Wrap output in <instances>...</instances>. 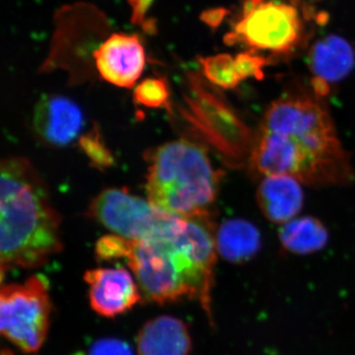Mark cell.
<instances>
[{
	"label": "cell",
	"instance_id": "6da1fadb",
	"mask_svg": "<svg viewBox=\"0 0 355 355\" xmlns=\"http://www.w3.org/2000/svg\"><path fill=\"white\" fill-rule=\"evenodd\" d=\"M247 164L261 178L287 175L306 186H345L354 180L330 111L314 92L282 96L268 106Z\"/></svg>",
	"mask_w": 355,
	"mask_h": 355
},
{
	"label": "cell",
	"instance_id": "7a4b0ae2",
	"mask_svg": "<svg viewBox=\"0 0 355 355\" xmlns=\"http://www.w3.org/2000/svg\"><path fill=\"white\" fill-rule=\"evenodd\" d=\"M216 254L209 216H172L154 234L130 240L125 261L146 300L158 304L197 300L212 323Z\"/></svg>",
	"mask_w": 355,
	"mask_h": 355
},
{
	"label": "cell",
	"instance_id": "3957f363",
	"mask_svg": "<svg viewBox=\"0 0 355 355\" xmlns=\"http://www.w3.org/2000/svg\"><path fill=\"white\" fill-rule=\"evenodd\" d=\"M0 186L2 275L44 265L62 249L60 217L46 184L27 159L9 157L1 162Z\"/></svg>",
	"mask_w": 355,
	"mask_h": 355
},
{
	"label": "cell",
	"instance_id": "277c9868",
	"mask_svg": "<svg viewBox=\"0 0 355 355\" xmlns=\"http://www.w3.org/2000/svg\"><path fill=\"white\" fill-rule=\"evenodd\" d=\"M220 173L202 146L187 139L159 146L149 159L146 191L154 207L171 216H209Z\"/></svg>",
	"mask_w": 355,
	"mask_h": 355
},
{
	"label": "cell",
	"instance_id": "5b68a950",
	"mask_svg": "<svg viewBox=\"0 0 355 355\" xmlns=\"http://www.w3.org/2000/svg\"><path fill=\"white\" fill-rule=\"evenodd\" d=\"M51 304L48 284L33 275L24 284L2 286L0 291V331L18 349L36 352L50 328Z\"/></svg>",
	"mask_w": 355,
	"mask_h": 355
},
{
	"label": "cell",
	"instance_id": "8992f818",
	"mask_svg": "<svg viewBox=\"0 0 355 355\" xmlns=\"http://www.w3.org/2000/svg\"><path fill=\"white\" fill-rule=\"evenodd\" d=\"M301 35L302 23L296 7L263 1L252 12L241 15L224 41L230 46L245 44L251 51L287 55L300 43Z\"/></svg>",
	"mask_w": 355,
	"mask_h": 355
},
{
	"label": "cell",
	"instance_id": "52a82bcc",
	"mask_svg": "<svg viewBox=\"0 0 355 355\" xmlns=\"http://www.w3.org/2000/svg\"><path fill=\"white\" fill-rule=\"evenodd\" d=\"M88 214L114 235L132 241L154 234L174 216L121 189L102 191L91 202Z\"/></svg>",
	"mask_w": 355,
	"mask_h": 355
},
{
	"label": "cell",
	"instance_id": "ba28073f",
	"mask_svg": "<svg viewBox=\"0 0 355 355\" xmlns=\"http://www.w3.org/2000/svg\"><path fill=\"white\" fill-rule=\"evenodd\" d=\"M84 280L91 308L100 316H120L141 300L139 286L125 268H93L84 273Z\"/></svg>",
	"mask_w": 355,
	"mask_h": 355
},
{
	"label": "cell",
	"instance_id": "9c48e42d",
	"mask_svg": "<svg viewBox=\"0 0 355 355\" xmlns=\"http://www.w3.org/2000/svg\"><path fill=\"white\" fill-rule=\"evenodd\" d=\"M94 58L102 78L118 87H132L146 67V51L135 35H112L95 51Z\"/></svg>",
	"mask_w": 355,
	"mask_h": 355
},
{
	"label": "cell",
	"instance_id": "30bf717a",
	"mask_svg": "<svg viewBox=\"0 0 355 355\" xmlns=\"http://www.w3.org/2000/svg\"><path fill=\"white\" fill-rule=\"evenodd\" d=\"M83 127L80 108L62 96H46L37 104L34 128L44 141L64 146L76 139Z\"/></svg>",
	"mask_w": 355,
	"mask_h": 355
},
{
	"label": "cell",
	"instance_id": "8fae6325",
	"mask_svg": "<svg viewBox=\"0 0 355 355\" xmlns=\"http://www.w3.org/2000/svg\"><path fill=\"white\" fill-rule=\"evenodd\" d=\"M261 214L273 223L284 224L297 217L304 202L302 184L287 175L263 177L256 193Z\"/></svg>",
	"mask_w": 355,
	"mask_h": 355
},
{
	"label": "cell",
	"instance_id": "7c38bea8",
	"mask_svg": "<svg viewBox=\"0 0 355 355\" xmlns=\"http://www.w3.org/2000/svg\"><path fill=\"white\" fill-rule=\"evenodd\" d=\"M137 349L139 355H189L191 338L188 327L178 318H154L139 331Z\"/></svg>",
	"mask_w": 355,
	"mask_h": 355
},
{
	"label": "cell",
	"instance_id": "4fadbf2b",
	"mask_svg": "<svg viewBox=\"0 0 355 355\" xmlns=\"http://www.w3.org/2000/svg\"><path fill=\"white\" fill-rule=\"evenodd\" d=\"M308 67L329 84L340 83L355 67V51L349 41L336 35L318 40L308 53Z\"/></svg>",
	"mask_w": 355,
	"mask_h": 355
},
{
	"label": "cell",
	"instance_id": "5bb4252c",
	"mask_svg": "<svg viewBox=\"0 0 355 355\" xmlns=\"http://www.w3.org/2000/svg\"><path fill=\"white\" fill-rule=\"evenodd\" d=\"M217 254L229 263L242 265L253 260L261 249L259 229L244 219L224 221L216 230Z\"/></svg>",
	"mask_w": 355,
	"mask_h": 355
},
{
	"label": "cell",
	"instance_id": "9a60e30c",
	"mask_svg": "<svg viewBox=\"0 0 355 355\" xmlns=\"http://www.w3.org/2000/svg\"><path fill=\"white\" fill-rule=\"evenodd\" d=\"M282 247L287 253L309 254L321 251L329 240L328 229L316 217H296L282 224L279 231Z\"/></svg>",
	"mask_w": 355,
	"mask_h": 355
},
{
	"label": "cell",
	"instance_id": "2e32d148",
	"mask_svg": "<svg viewBox=\"0 0 355 355\" xmlns=\"http://www.w3.org/2000/svg\"><path fill=\"white\" fill-rule=\"evenodd\" d=\"M200 65L205 78L222 89H234L242 83L238 73L235 58L227 53L200 58Z\"/></svg>",
	"mask_w": 355,
	"mask_h": 355
},
{
	"label": "cell",
	"instance_id": "e0dca14e",
	"mask_svg": "<svg viewBox=\"0 0 355 355\" xmlns=\"http://www.w3.org/2000/svg\"><path fill=\"white\" fill-rule=\"evenodd\" d=\"M170 92L164 79H144L135 90V101L148 108H161L169 100Z\"/></svg>",
	"mask_w": 355,
	"mask_h": 355
},
{
	"label": "cell",
	"instance_id": "ac0fdd59",
	"mask_svg": "<svg viewBox=\"0 0 355 355\" xmlns=\"http://www.w3.org/2000/svg\"><path fill=\"white\" fill-rule=\"evenodd\" d=\"M130 240L118 235L104 236L98 240L96 244L95 252L98 260L111 261L125 260Z\"/></svg>",
	"mask_w": 355,
	"mask_h": 355
},
{
	"label": "cell",
	"instance_id": "d6986e66",
	"mask_svg": "<svg viewBox=\"0 0 355 355\" xmlns=\"http://www.w3.org/2000/svg\"><path fill=\"white\" fill-rule=\"evenodd\" d=\"M236 67L242 80L254 77L261 80L263 78V67L268 64V58L258 55L254 51H243L235 57Z\"/></svg>",
	"mask_w": 355,
	"mask_h": 355
},
{
	"label": "cell",
	"instance_id": "ffe728a7",
	"mask_svg": "<svg viewBox=\"0 0 355 355\" xmlns=\"http://www.w3.org/2000/svg\"><path fill=\"white\" fill-rule=\"evenodd\" d=\"M80 146L96 166L109 167L112 164L113 158H112L111 153L104 146L101 137L95 132V130L81 139Z\"/></svg>",
	"mask_w": 355,
	"mask_h": 355
},
{
	"label": "cell",
	"instance_id": "44dd1931",
	"mask_svg": "<svg viewBox=\"0 0 355 355\" xmlns=\"http://www.w3.org/2000/svg\"><path fill=\"white\" fill-rule=\"evenodd\" d=\"M89 355H133L130 345L116 338H102L96 340L90 349Z\"/></svg>",
	"mask_w": 355,
	"mask_h": 355
},
{
	"label": "cell",
	"instance_id": "7402d4cb",
	"mask_svg": "<svg viewBox=\"0 0 355 355\" xmlns=\"http://www.w3.org/2000/svg\"><path fill=\"white\" fill-rule=\"evenodd\" d=\"M228 13L229 11L225 8L210 9L202 14V19L205 21V24L210 26L212 29H216L221 24Z\"/></svg>",
	"mask_w": 355,
	"mask_h": 355
},
{
	"label": "cell",
	"instance_id": "603a6c76",
	"mask_svg": "<svg viewBox=\"0 0 355 355\" xmlns=\"http://www.w3.org/2000/svg\"><path fill=\"white\" fill-rule=\"evenodd\" d=\"M265 0H245L242 7V15L252 12L257 7L260 6Z\"/></svg>",
	"mask_w": 355,
	"mask_h": 355
},
{
	"label": "cell",
	"instance_id": "cb8c5ba5",
	"mask_svg": "<svg viewBox=\"0 0 355 355\" xmlns=\"http://www.w3.org/2000/svg\"><path fill=\"white\" fill-rule=\"evenodd\" d=\"M315 19H316L318 24L324 25L327 24V22L330 19V16L326 12H320L317 14Z\"/></svg>",
	"mask_w": 355,
	"mask_h": 355
},
{
	"label": "cell",
	"instance_id": "d4e9b609",
	"mask_svg": "<svg viewBox=\"0 0 355 355\" xmlns=\"http://www.w3.org/2000/svg\"><path fill=\"white\" fill-rule=\"evenodd\" d=\"M301 1H302V0H289V3L294 7H297L300 6Z\"/></svg>",
	"mask_w": 355,
	"mask_h": 355
},
{
	"label": "cell",
	"instance_id": "484cf974",
	"mask_svg": "<svg viewBox=\"0 0 355 355\" xmlns=\"http://www.w3.org/2000/svg\"><path fill=\"white\" fill-rule=\"evenodd\" d=\"M1 355H14L9 349H2Z\"/></svg>",
	"mask_w": 355,
	"mask_h": 355
}]
</instances>
